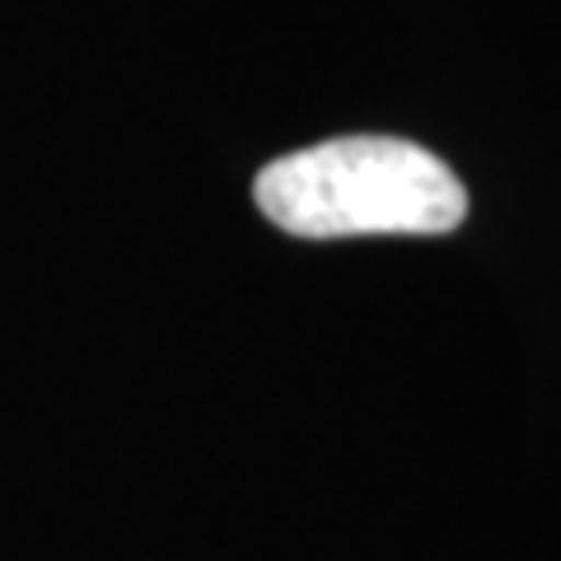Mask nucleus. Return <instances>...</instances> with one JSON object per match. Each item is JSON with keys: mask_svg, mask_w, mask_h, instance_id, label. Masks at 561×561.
<instances>
[{"mask_svg": "<svg viewBox=\"0 0 561 561\" xmlns=\"http://www.w3.org/2000/svg\"><path fill=\"white\" fill-rule=\"evenodd\" d=\"M257 210L295 239L445 234L468 197L445 160L393 136H342L257 173Z\"/></svg>", "mask_w": 561, "mask_h": 561, "instance_id": "nucleus-1", "label": "nucleus"}]
</instances>
